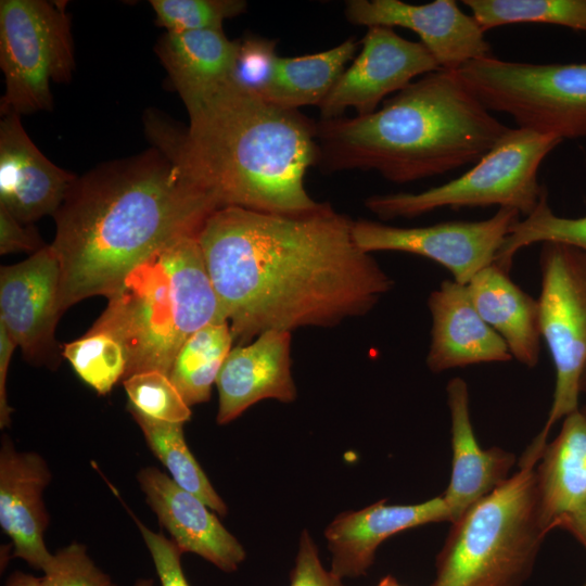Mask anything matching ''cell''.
<instances>
[{
    "label": "cell",
    "mask_w": 586,
    "mask_h": 586,
    "mask_svg": "<svg viewBox=\"0 0 586 586\" xmlns=\"http://www.w3.org/2000/svg\"><path fill=\"white\" fill-rule=\"evenodd\" d=\"M353 222L329 203L294 215L229 206L205 220L198 239L238 345L269 330L334 327L393 288Z\"/></svg>",
    "instance_id": "cell-1"
},
{
    "label": "cell",
    "mask_w": 586,
    "mask_h": 586,
    "mask_svg": "<svg viewBox=\"0 0 586 586\" xmlns=\"http://www.w3.org/2000/svg\"><path fill=\"white\" fill-rule=\"evenodd\" d=\"M217 209L163 148L76 178L53 215L50 245L61 265V314L90 296L107 297L137 265L199 235Z\"/></svg>",
    "instance_id": "cell-2"
},
{
    "label": "cell",
    "mask_w": 586,
    "mask_h": 586,
    "mask_svg": "<svg viewBox=\"0 0 586 586\" xmlns=\"http://www.w3.org/2000/svg\"><path fill=\"white\" fill-rule=\"evenodd\" d=\"M184 105L187 131L162 148L219 209L294 215L320 206L304 184L319 156L313 119L232 79Z\"/></svg>",
    "instance_id": "cell-3"
},
{
    "label": "cell",
    "mask_w": 586,
    "mask_h": 586,
    "mask_svg": "<svg viewBox=\"0 0 586 586\" xmlns=\"http://www.w3.org/2000/svg\"><path fill=\"white\" fill-rule=\"evenodd\" d=\"M508 129L458 71L440 68L371 114L320 119L317 165L327 171L374 170L405 183L477 163Z\"/></svg>",
    "instance_id": "cell-4"
},
{
    "label": "cell",
    "mask_w": 586,
    "mask_h": 586,
    "mask_svg": "<svg viewBox=\"0 0 586 586\" xmlns=\"http://www.w3.org/2000/svg\"><path fill=\"white\" fill-rule=\"evenodd\" d=\"M89 329L116 337L127 355L126 378L168 374L187 339L224 319L198 235L186 237L131 269L107 296Z\"/></svg>",
    "instance_id": "cell-5"
},
{
    "label": "cell",
    "mask_w": 586,
    "mask_h": 586,
    "mask_svg": "<svg viewBox=\"0 0 586 586\" xmlns=\"http://www.w3.org/2000/svg\"><path fill=\"white\" fill-rule=\"evenodd\" d=\"M535 467L520 468L451 523L431 586L524 584L548 534Z\"/></svg>",
    "instance_id": "cell-6"
},
{
    "label": "cell",
    "mask_w": 586,
    "mask_h": 586,
    "mask_svg": "<svg viewBox=\"0 0 586 586\" xmlns=\"http://www.w3.org/2000/svg\"><path fill=\"white\" fill-rule=\"evenodd\" d=\"M561 139L521 128H509L501 139L463 175L419 193L371 195L365 206L384 220L413 218L442 207L493 206L528 216L546 188L538 168Z\"/></svg>",
    "instance_id": "cell-7"
},
{
    "label": "cell",
    "mask_w": 586,
    "mask_h": 586,
    "mask_svg": "<svg viewBox=\"0 0 586 586\" xmlns=\"http://www.w3.org/2000/svg\"><path fill=\"white\" fill-rule=\"evenodd\" d=\"M458 73L489 112L510 115L518 128L561 140L586 137V63L533 64L489 55Z\"/></svg>",
    "instance_id": "cell-8"
},
{
    "label": "cell",
    "mask_w": 586,
    "mask_h": 586,
    "mask_svg": "<svg viewBox=\"0 0 586 586\" xmlns=\"http://www.w3.org/2000/svg\"><path fill=\"white\" fill-rule=\"evenodd\" d=\"M539 265V329L555 368V391L545 425L524 451L520 468L535 467L552 425L578 410L586 369V252L561 242H544Z\"/></svg>",
    "instance_id": "cell-9"
},
{
    "label": "cell",
    "mask_w": 586,
    "mask_h": 586,
    "mask_svg": "<svg viewBox=\"0 0 586 586\" xmlns=\"http://www.w3.org/2000/svg\"><path fill=\"white\" fill-rule=\"evenodd\" d=\"M1 113L29 114L52 107V82L71 80L74 46L65 2L0 1Z\"/></svg>",
    "instance_id": "cell-10"
},
{
    "label": "cell",
    "mask_w": 586,
    "mask_h": 586,
    "mask_svg": "<svg viewBox=\"0 0 586 586\" xmlns=\"http://www.w3.org/2000/svg\"><path fill=\"white\" fill-rule=\"evenodd\" d=\"M519 212L499 207L479 221H447L428 227L400 228L367 219L353 222V238L360 250L396 251L432 259L445 267L456 282L467 284L483 268L493 265L519 219Z\"/></svg>",
    "instance_id": "cell-11"
},
{
    "label": "cell",
    "mask_w": 586,
    "mask_h": 586,
    "mask_svg": "<svg viewBox=\"0 0 586 586\" xmlns=\"http://www.w3.org/2000/svg\"><path fill=\"white\" fill-rule=\"evenodd\" d=\"M360 43L358 55L318 106L320 119L341 117L348 107L357 116L371 114L387 94L441 68L420 41L407 40L391 27H369Z\"/></svg>",
    "instance_id": "cell-12"
},
{
    "label": "cell",
    "mask_w": 586,
    "mask_h": 586,
    "mask_svg": "<svg viewBox=\"0 0 586 586\" xmlns=\"http://www.w3.org/2000/svg\"><path fill=\"white\" fill-rule=\"evenodd\" d=\"M60 284L61 265L51 245L0 269V321L31 364L59 362Z\"/></svg>",
    "instance_id": "cell-13"
},
{
    "label": "cell",
    "mask_w": 586,
    "mask_h": 586,
    "mask_svg": "<svg viewBox=\"0 0 586 586\" xmlns=\"http://www.w3.org/2000/svg\"><path fill=\"white\" fill-rule=\"evenodd\" d=\"M345 16L354 25L404 27L418 35L443 69L458 71L491 55L485 31L454 0L411 4L400 0H349Z\"/></svg>",
    "instance_id": "cell-14"
},
{
    "label": "cell",
    "mask_w": 586,
    "mask_h": 586,
    "mask_svg": "<svg viewBox=\"0 0 586 586\" xmlns=\"http://www.w3.org/2000/svg\"><path fill=\"white\" fill-rule=\"evenodd\" d=\"M137 480L145 500L171 539L219 570H238L246 553L240 542L198 496L178 486L156 467L142 468Z\"/></svg>",
    "instance_id": "cell-15"
},
{
    "label": "cell",
    "mask_w": 586,
    "mask_h": 586,
    "mask_svg": "<svg viewBox=\"0 0 586 586\" xmlns=\"http://www.w3.org/2000/svg\"><path fill=\"white\" fill-rule=\"evenodd\" d=\"M43 457L20 451L2 436L0 447V525L12 542L13 558L43 571L52 555L43 539L49 514L42 494L51 481Z\"/></svg>",
    "instance_id": "cell-16"
},
{
    "label": "cell",
    "mask_w": 586,
    "mask_h": 586,
    "mask_svg": "<svg viewBox=\"0 0 586 586\" xmlns=\"http://www.w3.org/2000/svg\"><path fill=\"white\" fill-rule=\"evenodd\" d=\"M76 177L49 161L25 131L21 115L0 123V205L29 225L54 215Z\"/></svg>",
    "instance_id": "cell-17"
},
{
    "label": "cell",
    "mask_w": 586,
    "mask_h": 586,
    "mask_svg": "<svg viewBox=\"0 0 586 586\" xmlns=\"http://www.w3.org/2000/svg\"><path fill=\"white\" fill-rule=\"evenodd\" d=\"M291 332L269 330L228 354L216 380V421L226 424L263 399L291 403L296 387L291 371Z\"/></svg>",
    "instance_id": "cell-18"
},
{
    "label": "cell",
    "mask_w": 586,
    "mask_h": 586,
    "mask_svg": "<svg viewBox=\"0 0 586 586\" xmlns=\"http://www.w3.org/2000/svg\"><path fill=\"white\" fill-rule=\"evenodd\" d=\"M450 520L442 495L416 505L380 500L357 511L342 512L324 532L332 556L330 570L341 578L361 576L385 539L420 525Z\"/></svg>",
    "instance_id": "cell-19"
},
{
    "label": "cell",
    "mask_w": 586,
    "mask_h": 586,
    "mask_svg": "<svg viewBox=\"0 0 586 586\" xmlns=\"http://www.w3.org/2000/svg\"><path fill=\"white\" fill-rule=\"evenodd\" d=\"M432 318L426 365L432 372L512 359L502 337L474 308L466 284L444 280L428 298Z\"/></svg>",
    "instance_id": "cell-20"
},
{
    "label": "cell",
    "mask_w": 586,
    "mask_h": 586,
    "mask_svg": "<svg viewBox=\"0 0 586 586\" xmlns=\"http://www.w3.org/2000/svg\"><path fill=\"white\" fill-rule=\"evenodd\" d=\"M446 391L453 459L449 484L442 496L454 523L509 477L515 457L501 448L480 447L471 423L469 390L464 380L451 379Z\"/></svg>",
    "instance_id": "cell-21"
},
{
    "label": "cell",
    "mask_w": 586,
    "mask_h": 586,
    "mask_svg": "<svg viewBox=\"0 0 586 586\" xmlns=\"http://www.w3.org/2000/svg\"><path fill=\"white\" fill-rule=\"evenodd\" d=\"M508 273L496 264L483 268L466 284L468 294L483 320L506 342L512 358L533 368L540 352L538 302Z\"/></svg>",
    "instance_id": "cell-22"
},
{
    "label": "cell",
    "mask_w": 586,
    "mask_h": 586,
    "mask_svg": "<svg viewBox=\"0 0 586 586\" xmlns=\"http://www.w3.org/2000/svg\"><path fill=\"white\" fill-rule=\"evenodd\" d=\"M239 39L222 29L166 31L155 51L183 103L231 80Z\"/></svg>",
    "instance_id": "cell-23"
},
{
    "label": "cell",
    "mask_w": 586,
    "mask_h": 586,
    "mask_svg": "<svg viewBox=\"0 0 586 586\" xmlns=\"http://www.w3.org/2000/svg\"><path fill=\"white\" fill-rule=\"evenodd\" d=\"M535 468L542 521L549 533L586 500V415L576 410L563 420Z\"/></svg>",
    "instance_id": "cell-24"
},
{
    "label": "cell",
    "mask_w": 586,
    "mask_h": 586,
    "mask_svg": "<svg viewBox=\"0 0 586 586\" xmlns=\"http://www.w3.org/2000/svg\"><path fill=\"white\" fill-rule=\"evenodd\" d=\"M358 44L354 38H348L326 51L279 56L275 77L263 99L291 110L319 106L355 58Z\"/></svg>",
    "instance_id": "cell-25"
},
{
    "label": "cell",
    "mask_w": 586,
    "mask_h": 586,
    "mask_svg": "<svg viewBox=\"0 0 586 586\" xmlns=\"http://www.w3.org/2000/svg\"><path fill=\"white\" fill-rule=\"evenodd\" d=\"M233 342L228 321H222L201 328L181 345L168 377L190 407L209 399Z\"/></svg>",
    "instance_id": "cell-26"
},
{
    "label": "cell",
    "mask_w": 586,
    "mask_h": 586,
    "mask_svg": "<svg viewBox=\"0 0 586 586\" xmlns=\"http://www.w3.org/2000/svg\"><path fill=\"white\" fill-rule=\"evenodd\" d=\"M127 410L141 429L151 451L168 470L170 479L202 499L213 511L225 515L227 505L191 454L184 440L183 423L154 420L129 406Z\"/></svg>",
    "instance_id": "cell-27"
},
{
    "label": "cell",
    "mask_w": 586,
    "mask_h": 586,
    "mask_svg": "<svg viewBox=\"0 0 586 586\" xmlns=\"http://www.w3.org/2000/svg\"><path fill=\"white\" fill-rule=\"evenodd\" d=\"M486 31L518 23H542L586 31V0H463Z\"/></svg>",
    "instance_id": "cell-28"
},
{
    "label": "cell",
    "mask_w": 586,
    "mask_h": 586,
    "mask_svg": "<svg viewBox=\"0 0 586 586\" xmlns=\"http://www.w3.org/2000/svg\"><path fill=\"white\" fill-rule=\"evenodd\" d=\"M549 241L565 243L586 252V216L566 218L556 215L549 206L546 192L532 214L512 225L494 264L509 272L513 257L520 250Z\"/></svg>",
    "instance_id": "cell-29"
},
{
    "label": "cell",
    "mask_w": 586,
    "mask_h": 586,
    "mask_svg": "<svg viewBox=\"0 0 586 586\" xmlns=\"http://www.w3.org/2000/svg\"><path fill=\"white\" fill-rule=\"evenodd\" d=\"M62 355L78 377L100 395L110 393L125 377L126 351L109 333L89 330L81 337L64 344Z\"/></svg>",
    "instance_id": "cell-30"
},
{
    "label": "cell",
    "mask_w": 586,
    "mask_h": 586,
    "mask_svg": "<svg viewBox=\"0 0 586 586\" xmlns=\"http://www.w3.org/2000/svg\"><path fill=\"white\" fill-rule=\"evenodd\" d=\"M128 405L143 416L173 423L191 418L190 406L170 381L168 374L151 370L135 373L123 380Z\"/></svg>",
    "instance_id": "cell-31"
},
{
    "label": "cell",
    "mask_w": 586,
    "mask_h": 586,
    "mask_svg": "<svg viewBox=\"0 0 586 586\" xmlns=\"http://www.w3.org/2000/svg\"><path fill=\"white\" fill-rule=\"evenodd\" d=\"M160 26L171 33L222 29L227 18L245 11L242 0H151Z\"/></svg>",
    "instance_id": "cell-32"
},
{
    "label": "cell",
    "mask_w": 586,
    "mask_h": 586,
    "mask_svg": "<svg viewBox=\"0 0 586 586\" xmlns=\"http://www.w3.org/2000/svg\"><path fill=\"white\" fill-rule=\"evenodd\" d=\"M279 56L275 39L253 35L239 39L231 79L263 98L275 77Z\"/></svg>",
    "instance_id": "cell-33"
},
{
    "label": "cell",
    "mask_w": 586,
    "mask_h": 586,
    "mask_svg": "<svg viewBox=\"0 0 586 586\" xmlns=\"http://www.w3.org/2000/svg\"><path fill=\"white\" fill-rule=\"evenodd\" d=\"M42 572L40 586H116L76 542L53 553Z\"/></svg>",
    "instance_id": "cell-34"
},
{
    "label": "cell",
    "mask_w": 586,
    "mask_h": 586,
    "mask_svg": "<svg viewBox=\"0 0 586 586\" xmlns=\"http://www.w3.org/2000/svg\"><path fill=\"white\" fill-rule=\"evenodd\" d=\"M131 515L151 555L161 586H190L181 565L183 552L175 542L162 532L150 530L137 517Z\"/></svg>",
    "instance_id": "cell-35"
},
{
    "label": "cell",
    "mask_w": 586,
    "mask_h": 586,
    "mask_svg": "<svg viewBox=\"0 0 586 586\" xmlns=\"http://www.w3.org/2000/svg\"><path fill=\"white\" fill-rule=\"evenodd\" d=\"M289 586H345L343 578L324 569L318 548L306 530L300 537Z\"/></svg>",
    "instance_id": "cell-36"
},
{
    "label": "cell",
    "mask_w": 586,
    "mask_h": 586,
    "mask_svg": "<svg viewBox=\"0 0 586 586\" xmlns=\"http://www.w3.org/2000/svg\"><path fill=\"white\" fill-rule=\"evenodd\" d=\"M46 244L34 227L23 224L0 205V254L36 253Z\"/></svg>",
    "instance_id": "cell-37"
},
{
    "label": "cell",
    "mask_w": 586,
    "mask_h": 586,
    "mask_svg": "<svg viewBox=\"0 0 586 586\" xmlns=\"http://www.w3.org/2000/svg\"><path fill=\"white\" fill-rule=\"evenodd\" d=\"M16 343L10 336L4 323L0 321V428H7L11 423L13 409L8 404L7 375L9 364Z\"/></svg>",
    "instance_id": "cell-38"
},
{
    "label": "cell",
    "mask_w": 586,
    "mask_h": 586,
    "mask_svg": "<svg viewBox=\"0 0 586 586\" xmlns=\"http://www.w3.org/2000/svg\"><path fill=\"white\" fill-rule=\"evenodd\" d=\"M559 527L569 531L586 548V500L565 515Z\"/></svg>",
    "instance_id": "cell-39"
},
{
    "label": "cell",
    "mask_w": 586,
    "mask_h": 586,
    "mask_svg": "<svg viewBox=\"0 0 586 586\" xmlns=\"http://www.w3.org/2000/svg\"><path fill=\"white\" fill-rule=\"evenodd\" d=\"M4 586H40V577L15 571L8 577Z\"/></svg>",
    "instance_id": "cell-40"
},
{
    "label": "cell",
    "mask_w": 586,
    "mask_h": 586,
    "mask_svg": "<svg viewBox=\"0 0 586 586\" xmlns=\"http://www.w3.org/2000/svg\"><path fill=\"white\" fill-rule=\"evenodd\" d=\"M375 586H403V585H400L394 576L386 575L383 578H381L380 582Z\"/></svg>",
    "instance_id": "cell-41"
},
{
    "label": "cell",
    "mask_w": 586,
    "mask_h": 586,
    "mask_svg": "<svg viewBox=\"0 0 586 586\" xmlns=\"http://www.w3.org/2000/svg\"><path fill=\"white\" fill-rule=\"evenodd\" d=\"M133 586H154V581L151 578H138Z\"/></svg>",
    "instance_id": "cell-42"
},
{
    "label": "cell",
    "mask_w": 586,
    "mask_h": 586,
    "mask_svg": "<svg viewBox=\"0 0 586 586\" xmlns=\"http://www.w3.org/2000/svg\"><path fill=\"white\" fill-rule=\"evenodd\" d=\"M581 391L586 392V369H585L584 374L582 377Z\"/></svg>",
    "instance_id": "cell-43"
},
{
    "label": "cell",
    "mask_w": 586,
    "mask_h": 586,
    "mask_svg": "<svg viewBox=\"0 0 586 586\" xmlns=\"http://www.w3.org/2000/svg\"><path fill=\"white\" fill-rule=\"evenodd\" d=\"M582 411L586 415V406L584 407V409Z\"/></svg>",
    "instance_id": "cell-44"
},
{
    "label": "cell",
    "mask_w": 586,
    "mask_h": 586,
    "mask_svg": "<svg viewBox=\"0 0 586 586\" xmlns=\"http://www.w3.org/2000/svg\"><path fill=\"white\" fill-rule=\"evenodd\" d=\"M584 586H586V582H585Z\"/></svg>",
    "instance_id": "cell-45"
}]
</instances>
